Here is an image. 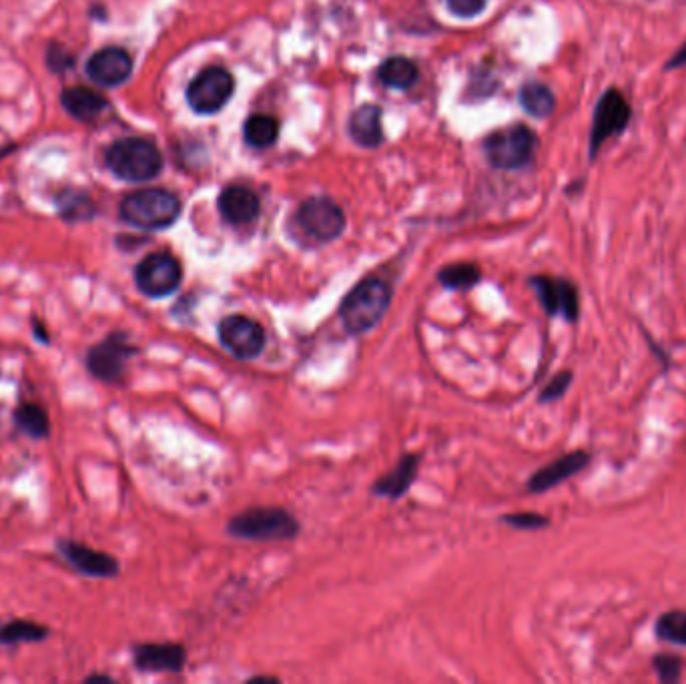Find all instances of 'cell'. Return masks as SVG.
I'll return each mask as SVG.
<instances>
[{
    "label": "cell",
    "mask_w": 686,
    "mask_h": 684,
    "mask_svg": "<svg viewBox=\"0 0 686 684\" xmlns=\"http://www.w3.org/2000/svg\"><path fill=\"white\" fill-rule=\"evenodd\" d=\"M219 339L239 360H253L265 348L263 327L247 315H229L219 323Z\"/></svg>",
    "instance_id": "obj_11"
},
{
    "label": "cell",
    "mask_w": 686,
    "mask_h": 684,
    "mask_svg": "<svg viewBox=\"0 0 686 684\" xmlns=\"http://www.w3.org/2000/svg\"><path fill=\"white\" fill-rule=\"evenodd\" d=\"M520 105L522 109L538 119L548 117L554 109H556V99L554 93L544 85V83H536L530 81L520 89Z\"/></svg>",
    "instance_id": "obj_21"
},
{
    "label": "cell",
    "mask_w": 686,
    "mask_h": 684,
    "mask_svg": "<svg viewBox=\"0 0 686 684\" xmlns=\"http://www.w3.org/2000/svg\"><path fill=\"white\" fill-rule=\"evenodd\" d=\"M233 89L235 81L231 73L221 67H209L191 81L187 89V103L199 115H213L227 105Z\"/></svg>",
    "instance_id": "obj_10"
},
{
    "label": "cell",
    "mask_w": 686,
    "mask_h": 684,
    "mask_svg": "<svg viewBox=\"0 0 686 684\" xmlns=\"http://www.w3.org/2000/svg\"><path fill=\"white\" fill-rule=\"evenodd\" d=\"M15 422L19 430L29 434L31 438L43 440L49 436V414L39 404H33V402L21 404L15 410Z\"/></svg>",
    "instance_id": "obj_23"
},
{
    "label": "cell",
    "mask_w": 686,
    "mask_h": 684,
    "mask_svg": "<svg viewBox=\"0 0 686 684\" xmlns=\"http://www.w3.org/2000/svg\"><path fill=\"white\" fill-rule=\"evenodd\" d=\"M279 135V123L277 119L269 115H253L243 125V137L251 147L263 149L275 143Z\"/></svg>",
    "instance_id": "obj_24"
},
{
    "label": "cell",
    "mask_w": 686,
    "mask_h": 684,
    "mask_svg": "<svg viewBox=\"0 0 686 684\" xmlns=\"http://www.w3.org/2000/svg\"><path fill=\"white\" fill-rule=\"evenodd\" d=\"M227 530L245 540H291L299 534V522L283 508H249L231 518Z\"/></svg>",
    "instance_id": "obj_4"
},
{
    "label": "cell",
    "mask_w": 686,
    "mask_h": 684,
    "mask_svg": "<svg viewBox=\"0 0 686 684\" xmlns=\"http://www.w3.org/2000/svg\"><path fill=\"white\" fill-rule=\"evenodd\" d=\"M392 303V289L386 281L370 277L356 285L343 299L339 315L350 333L362 335L376 327Z\"/></svg>",
    "instance_id": "obj_1"
},
{
    "label": "cell",
    "mask_w": 686,
    "mask_h": 684,
    "mask_svg": "<svg viewBox=\"0 0 686 684\" xmlns=\"http://www.w3.org/2000/svg\"><path fill=\"white\" fill-rule=\"evenodd\" d=\"M380 81L390 89H410L418 81V69L404 57H392L380 67Z\"/></svg>",
    "instance_id": "obj_22"
},
{
    "label": "cell",
    "mask_w": 686,
    "mask_h": 684,
    "mask_svg": "<svg viewBox=\"0 0 686 684\" xmlns=\"http://www.w3.org/2000/svg\"><path fill=\"white\" fill-rule=\"evenodd\" d=\"M133 59L119 47H107L95 53L87 63V75L91 81L103 87H117L131 77Z\"/></svg>",
    "instance_id": "obj_13"
},
{
    "label": "cell",
    "mask_w": 686,
    "mask_h": 684,
    "mask_svg": "<svg viewBox=\"0 0 686 684\" xmlns=\"http://www.w3.org/2000/svg\"><path fill=\"white\" fill-rule=\"evenodd\" d=\"M63 107L79 121H95L107 109V101L87 87H73L61 95Z\"/></svg>",
    "instance_id": "obj_20"
},
{
    "label": "cell",
    "mask_w": 686,
    "mask_h": 684,
    "mask_svg": "<svg viewBox=\"0 0 686 684\" xmlns=\"http://www.w3.org/2000/svg\"><path fill=\"white\" fill-rule=\"evenodd\" d=\"M137 354L125 333H111L87 354L89 372L101 382H121L129 360Z\"/></svg>",
    "instance_id": "obj_8"
},
{
    "label": "cell",
    "mask_w": 686,
    "mask_h": 684,
    "mask_svg": "<svg viewBox=\"0 0 686 684\" xmlns=\"http://www.w3.org/2000/svg\"><path fill=\"white\" fill-rule=\"evenodd\" d=\"M438 279L448 289H468L480 281V269L472 263L448 265L438 273Z\"/></svg>",
    "instance_id": "obj_27"
},
{
    "label": "cell",
    "mask_w": 686,
    "mask_h": 684,
    "mask_svg": "<svg viewBox=\"0 0 686 684\" xmlns=\"http://www.w3.org/2000/svg\"><path fill=\"white\" fill-rule=\"evenodd\" d=\"M590 464V454L584 450H576L570 452L566 456H560L558 460L550 462L548 466L540 468L538 472L532 474V478L528 480V490L534 494H542L562 482H566L568 478L576 476L578 472H582L586 466Z\"/></svg>",
    "instance_id": "obj_15"
},
{
    "label": "cell",
    "mask_w": 686,
    "mask_h": 684,
    "mask_svg": "<svg viewBox=\"0 0 686 684\" xmlns=\"http://www.w3.org/2000/svg\"><path fill=\"white\" fill-rule=\"evenodd\" d=\"M107 165L123 181H149L163 169L159 149L141 137H127L115 141L107 151Z\"/></svg>",
    "instance_id": "obj_3"
},
{
    "label": "cell",
    "mask_w": 686,
    "mask_h": 684,
    "mask_svg": "<svg viewBox=\"0 0 686 684\" xmlns=\"http://www.w3.org/2000/svg\"><path fill=\"white\" fill-rule=\"evenodd\" d=\"M183 269L171 253H151L135 269V283L147 297H167L181 285Z\"/></svg>",
    "instance_id": "obj_9"
},
{
    "label": "cell",
    "mask_w": 686,
    "mask_h": 684,
    "mask_svg": "<svg viewBox=\"0 0 686 684\" xmlns=\"http://www.w3.org/2000/svg\"><path fill=\"white\" fill-rule=\"evenodd\" d=\"M49 630L41 624L27 620H13L0 626V644H21V642H39L45 640Z\"/></svg>",
    "instance_id": "obj_26"
},
{
    "label": "cell",
    "mask_w": 686,
    "mask_h": 684,
    "mask_svg": "<svg viewBox=\"0 0 686 684\" xmlns=\"http://www.w3.org/2000/svg\"><path fill=\"white\" fill-rule=\"evenodd\" d=\"M219 211L225 221L233 225H245L259 217L261 203L251 189L233 185L223 189V193L219 195Z\"/></svg>",
    "instance_id": "obj_17"
},
{
    "label": "cell",
    "mask_w": 686,
    "mask_h": 684,
    "mask_svg": "<svg viewBox=\"0 0 686 684\" xmlns=\"http://www.w3.org/2000/svg\"><path fill=\"white\" fill-rule=\"evenodd\" d=\"M572 380H574V374H572L570 370L556 374V376L548 382V386L542 390V394H540V398H538L540 404H550V402L560 400V398L568 392V388L572 386Z\"/></svg>",
    "instance_id": "obj_29"
},
{
    "label": "cell",
    "mask_w": 686,
    "mask_h": 684,
    "mask_svg": "<svg viewBox=\"0 0 686 684\" xmlns=\"http://www.w3.org/2000/svg\"><path fill=\"white\" fill-rule=\"evenodd\" d=\"M502 522H506L512 528H520V530H540L546 528L550 524V520L542 514L536 512H518V514H506L502 518Z\"/></svg>",
    "instance_id": "obj_30"
},
{
    "label": "cell",
    "mask_w": 686,
    "mask_h": 684,
    "mask_svg": "<svg viewBox=\"0 0 686 684\" xmlns=\"http://www.w3.org/2000/svg\"><path fill=\"white\" fill-rule=\"evenodd\" d=\"M448 7L456 17L472 19L486 9V0H448Z\"/></svg>",
    "instance_id": "obj_32"
},
{
    "label": "cell",
    "mask_w": 686,
    "mask_h": 684,
    "mask_svg": "<svg viewBox=\"0 0 686 684\" xmlns=\"http://www.w3.org/2000/svg\"><path fill=\"white\" fill-rule=\"evenodd\" d=\"M295 223L313 243H329L346 229V215L329 197H311L297 209Z\"/></svg>",
    "instance_id": "obj_7"
},
{
    "label": "cell",
    "mask_w": 686,
    "mask_h": 684,
    "mask_svg": "<svg viewBox=\"0 0 686 684\" xmlns=\"http://www.w3.org/2000/svg\"><path fill=\"white\" fill-rule=\"evenodd\" d=\"M418 466H420V460L418 456H404L400 460V464L388 472L384 478H380L376 484H374V494L378 496H386V498H402L412 482L416 480V474H418Z\"/></svg>",
    "instance_id": "obj_19"
},
{
    "label": "cell",
    "mask_w": 686,
    "mask_h": 684,
    "mask_svg": "<svg viewBox=\"0 0 686 684\" xmlns=\"http://www.w3.org/2000/svg\"><path fill=\"white\" fill-rule=\"evenodd\" d=\"M61 556L81 574L85 576H95V578H111L117 576L119 572V562L105 554L97 552L85 544H77L71 540H61L57 544Z\"/></svg>",
    "instance_id": "obj_14"
},
{
    "label": "cell",
    "mask_w": 686,
    "mask_h": 684,
    "mask_svg": "<svg viewBox=\"0 0 686 684\" xmlns=\"http://www.w3.org/2000/svg\"><path fill=\"white\" fill-rule=\"evenodd\" d=\"M686 67V41L676 49V53L664 63V71H672V69H680Z\"/></svg>",
    "instance_id": "obj_33"
},
{
    "label": "cell",
    "mask_w": 686,
    "mask_h": 684,
    "mask_svg": "<svg viewBox=\"0 0 686 684\" xmlns=\"http://www.w3.org/2000/svg\"><path fill=\"white\" fill-rule=\"evenodd\" d=\"M33 325H35V335L43 341V344H49V333H45V327L39 321H35Z\"/></svg>",
    "instance_id": "obj_34"
},
{
    "label": "cell",
    "mask_w": 686,
    "mask_h": 684,
    "mask_svg": "<svg viewBox=\"0 0 686 684\" xmlns=\"http://www.w3.org/2000/svg\"><path fill=\"white\" fill-rule=\"evenodd\" d=\"M530 285L534 287L544 311L550 317L562 315L568 323H576L580 315V299H578V287L562 277H550V275H536L530 279Z\"/></svg>",
    "instance_id": "obj_12"
},
{
    "label": "cell",
    "mask_w": 686,
    "mask_h": 684,
    "mask_svg": "<svg viewBox=\"0 0 686 684\" xmlns=\"http://www.w3.org/2000/svg\"><path fill=\"white\" fill-rule=\"evenodd\" d=\"M538 139L526 125L500 129L486 139V155L498 169L526 167L536 153Z\"/></svg>",
    "instance_id": "obj_5"
},
{
    "label": "cell",
    "mask_w": 686,
    "mask_h": 684,
    "mask_svg": "<svg viewBox=\"0 0 686 684\" xmlns=\"http://www.w3.org/2000/svg\"><path fill=\"white\" fill-rule=\"evenodd\" d=\"M350 133L362 147L374 149L384 141L382 129V109L376 105L360 107L350 119Z\"/></svg>",
    "instance_id": "obj_18"
},
{
    "label": "cell",
    "mask_w": 686,
    "mask_h": 684,
    "mask_svg": "<svg viewBox=\"0 0 686 684\" xmlns=\"http://www.w3.org/2000/svg\"><path fill=\"white\" fill-rule=\"evenodd\" d=\"M654 672L658 674V680L664 684L678 682L680 672H682V658L676 654H656L652 658Z\"/></svg>",
    "instance_id": "obj_28"
},
{
    "label": "cell",
    "mask_w": 686,
    "mask_h": 684,
    "mask_svg": "<svg viewBox=\"0 0 686 684\" xmlns=\"http://www.w3.org/2000/svg\"><path fill=\"white\" fill-rule=\"evenodd\" d=\"M119 211L129 225L155 231L171 227L179 219L181 201L165 189H143L127 195Z\"/></svg>",
    "instance_id": "obj_2"
},
{
    "label": "cell",
    "mask_w": 686,
    "mask_h": 684,
    "mask_svg": "<svg viewBox=\"0 0 686 684\" xmlns=\"http://www.w3.org/2000/svg\"><path fill=\"white\" fill-rule=\"evenodd\" d=\"M654 634L662 642L686 646V610H668L658 616Z\"/></svg>",
    "instance_id": "obj_25"
},
{
    "label": "cell",
    "mask_w": 686,
    "mask_h": 684,
    "mask_svg": "<svg viewBox=\"0 0 686 684\" xmlns=\"http://www.w3.org/2000/svg\"><path fill=\"white\" fill-rule=\"evenodd\" d=\"M61 215H65L67 219L71 221H81V219H87L93 215V209L89 205V199L87 197H73V201H67L61 205Z\"/></svg>",
    "instance_id": "obj_31"
},
{
    "label": "cell",
    "mask_w": 686,
    "mask_h": 684,
    "mask_svg": "<svg viewBox=\"0 0 686 684\" xmlns=\"http://www.w3.org/2000/svg\"><path fill=\"white\" fill-rule=\"evenodd\" d=\"M185 648L181 644H139L133 648L135 666L143 672H179L185 666Z\"/></svg>",
    "instance_id": "obj_16"
},
{
    "label": "cell",
    "mask_w": 686,
    "mask_h": 684,
    "mask_svg": "<svg viewBox=\"0 0 686 684\" xmlns=\"http://www.w3.org/2000/svg\"><path fill=\"white\" fill-rule=\"evenodd\" d=\"M632 119V107L618 89H608L600 95L590 127V159L598 155L602 145L626 131Z\"/></svg>",
    "instance_id": "obj_6"
}]
</instances>
